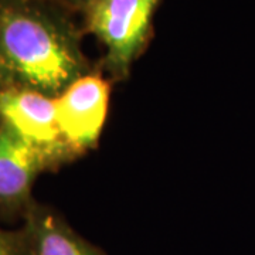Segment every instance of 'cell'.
Instances as JSON below:
<instances>
[{"mask_svg":"<svg viewBox=\"0 0 255 255\" xmlns=\"http://www.w3.org/2000/svg\"><path fill=\"white\" fill-rule=\"evenodd\" d=\"M31 255H108L74 230L63 216L34 201L23 217Z\"/></svg>","mask_w":255,"mask_h":255,"instance_id":"8992f818","label":"cell"},{"mask_svg":"<svg viewBox=\"0 0 255 255\" xmlns=\"http://www.w3.org/2000/svg\"><path fill=\"white\" fill-rule=\"evenodd\" d=\"M94 1H97V0H73V3L75 6H78V7H81V9H87L90 4H92Z\"/></svg>","mask_w":255,"mask_h":255,"instance_id":"ba28073f","label":"cell"},{"mask_svg":"<svg viewBox=\"0 0 255 255\" xmlns=\"http://www.w3.org/2000/svg\"><path fill=\"white\" fill-rule=\"evenodd\" d=\"M160 0H97L85 11V30L105 47L101 71L124 81L145 51Z\"/></svg>","mask_w":255,"mask_h":255,"instance_id":"7a4b0ae2","label":"cell"},{"mask_svg":"<svg viewBox=\"0 0 255 255\" xmlns=\"http://www.w3.org/2000/svg\"><path fill=\"white\" fill-rule=\"evenodd\" d=\"M0 121L63 164L77 159L57 124L54 98L16 85H0Z\"/></svg>","mask_w":255,"mask_h":255,"instance_id":"5b68a950","label":"cell"},{"mask_svg":"<svg viewBox=\"0 0 255 255\" xmlns=\"http://www.w3.org/2000/svg\"><path fill=\"white\" fill-rule=\"evenodd\" d=\"M111 82L102 71H90L54 98L64 140L81 156L98 145L110 110Z\"/></svg>","mask_w":255,"mask_h":255,"instance_id":"277c9868","label":"cell"},{"mask_svg":"<svg viewBox=\"0 0 255 255\" xmlns=\"http://www.w3.org/2000/svg\"><path fill=\"white\" fill-rule=\"evenodd\" d=\"M81 31L47 0H0V85L57 98L90 73Z\"/></svg>","mask_w":255,"mask_h":255,"instance_id":"6da1fadb","label":"cell"},{"mask_svg":"<svg viewBox=\"0 0 255 255\" xmlns=\"http://www.w3.org/2000/svg\"><path fill=\"white\" fill-rule=\"evenodd\" d=\"M63 162L21 137L9 125L0 127V219L24 217L34 203L31 196L37 177L54 172Z\"/></svg>","mask_w":255,"mask_h":255,"instance_id":"3957f363","label":"cell"},{"mask_svg":"<svg viewBox=\"0 0 255 255\" xmlns=\"http://www.w3.org/2000/svg\"><path fill=\"white\" fill-rule=\"evenodd\" d=\"M0 127H1V121H0Z\"/></svg>","mask_w":255,"mask_h":255,"instance_id":"9c48e42d","label":"cell"},{"mask_svg":"<svg viewBox=\"0 0 255 255\" xmlns=\"http://www.w3.org/2000/svg\"><path fill=\"white\" fill-rule=\"evenodd\" d=\"M0 255H31V247L26 228H0Z\"/></svg>","mask_w":255,"mask_h":255,"instance_id":"52a82bcc","label":"cell"}]
</instances>
